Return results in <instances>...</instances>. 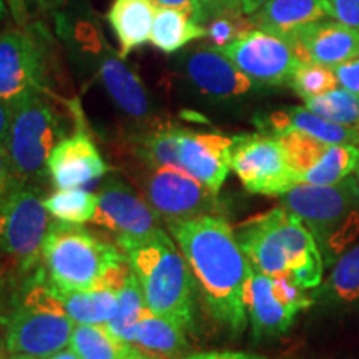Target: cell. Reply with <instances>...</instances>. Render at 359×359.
I'll return each mask as SVG.
<instances>
[{
    "label": "cell",
    "instance_id": "obj_1",
    "mask_svg": "<svg viewBox=\"0 0 359 359\" xmlns=\"http://www.w3.org/2000/svg\"><path fill=\"white\" fill-rule=\"evenodd\" d=\"M196 281L206 308L219 325L241 334L248 323L245 291L253 268L223 217H200L168 223Z\"/></svg>",
    "mask_w": 359,
    "mask_h": 359
},
{
    "label": "cell",
    "instance_id": "obj_2",
    "mask_svg": "<svg viewBox=\"0 0 359 359\" xmlns=\"http://www.w3.org/2000/svg\"><path fill=\"white\" fill-rule=\"evenodd\" d=\"M235 236L255 271L288 276L302 290L321 285L325 262L320 246L306 224L283 206L240 223Z\"/></svg>",
    "mask_w": 359,
    "mask_h": 359
},
{
    "label": "cell",
    "instance_id": "obj_3",
    "mask_svg": "<svg viewBox=\"0 0 359 359\" xmlns=\"http://www.w3.org/2000/svg\"><path fill=\"white\" fill-rule=\"evenodd\" d=\"M42 262L50 286L58 291L107 288L118 293L132 271L118 245L102 240L82 224H48L42 245Z\"/></svg>",
    "mask_w": 359,
    "mask_h": 359
},
{
    "label": "cell",
    "instance_id": "obj_4",
    "mask_svg": "<svg viewBox=\"0 0 359 359\" xmlns=\"http://www.w3.org/2000/svg\"><path fill=\"white\" fill-rule=\"evenodd\" d=\"M140 281L148 309L193 333L196 326L195 280L165 230L135 240H115Z\"/></svg>",
    "mask_w": 359,
    "mask_h": 359
},
{
    "label": "cell",
    "instance_id": "obj_5",
    "mask_svg": "<svg viewBox=\"0 0 359 359\" xmlns=\"http://www.w3.org/2000/svg\"><path fill=\"white\" fill-rule=\"evenodd\" d=\"M281 206L294 213L316 240L325 266L336 263L359 236V187L356 175L333 185L298 183L281 195Z\"/></svg>",
    "mask_w": 359,
    "mask_h": 359
},
{
    "label": "cell",
    "instance_id": "obj_6",
    "mask_svg": "<svg viewBox=\"0 0 359 359\" xmlns=\"http://www.w3.org/2000/svg\"><path fill=\"white\" fill-rule=\"evenodd\" d=\"M64 140V125L57 110L35 93L12 107V122L6 148L13 175L22 182L45 177L52 150Z\"/></svg>",
    "mask_w": 359,
    "mask_h": 359
},
{
    "label": "cell",
    "instance_id": "obj_7",
    "mask_svg": "<svg viewBox=\"0 0 359 359\" xmlns=\"http://www.w3.org/2000/svg\"><path fill=\"white\" fill-rule=\"evenodd\" d=\"M74 321L47 283H40L11 314L6 330V349L47 359L70 344Z\"/></svg>",
    "mask_w": 359,
    "mask_h": 359
},
{
    "label": "cell",
    "instance_id": "obj_8",
    "mask_svg": "<svg viewBox=\"0 0 359 359\" xmlns=\"http://www.w3.org/2000/svg\"><path fill=\"white\" fill-rule=\"evenodd\" d=\"M48 212L39 188L17 182L0 200V251L30 268L42 258Z\"/></svg>",
    "mask_w": 359,
    "mask_h": 359
},
{
    "label": "cell",
    "instance_id": "obj_9",
    "mask_svg": "<svg viewBox=\"0 0 359 359\" xmlns=\"http://www.w3.org/2000/svg\"><path fill=\"white\" fill-rule=\"evenodd\" d=\"M231 170L253 195L281 196L299 183L280 140L266 135L233 137Z\"/></svg>",
    "mask_w": 359,
    "mask_h": 359
},
{
    "label": "cell",
    "instance_id": "obj_10",
    "mask_svg": "<svg viewBox=\"0 0 359 359\" xmlns=\"http://www.w3.org/2000/svg\"><path fill=\"white\" fill-rule=\"evenodd\" d=\"M276 138L299 183L333 185L353 175L359 165V147L327 143L298 130Z\"/></svg>",
    "mask_w": 359,
    "mask_h": 359
},
{
    "label": "cell",
    "instance_id": "obj_11",
    "mask_svg": "<svg viewBox=\"0 0 359 359\" xmlns=\"http://www.w3.org/2000/svg\"><path fill=\"white\" fill-rule=\"evenodd\" d=\"M47 52L37 35L11 30L0 35V100L13 107L47 90Z\"/></svg>",
    "mask_w": 359,
    "mask_h": 359
},
{
    "label": "cell",
    "instance_id": "obj_12",
    "mask_svg": "<svg viewBox=\"0 0 359 359\" xmlns=\"http://www.w3.org/2000/svg\"><path fill=\"white\" fill-rule=\"evenodd\" d=\"M143 195L151 208L167 223L185 222L219 213L217 193L201 185L180 168H155L145 175Z\"/></svg>",
    "mask_w": 359,
    "mask_h": 359
},
{
    "label": "cell",
    "instance_id": "obj_13",
    "mask_svg": "<svg viewBox=\"0 0 359 359\" xmlns=\"http://www.w3.org/2000/svg\"><path fill=\"white\" fill-rule=\"evenodd\" d=\"M217 48L253 82L269 87L290 85L303 64L290 40L258 29Z\"/></svg>",
    "mask_w": 359,
    "mask_h": 359
},
{
    "label": "cell",
    "instance_id": "obj_14",
    "mask_svg": "<svg viewBox=\"0 0 359 359\" xmlns=\"http://www.w3.org/2000/svg\"><path fill=\"white\" fill-rule=\"evenodd\" d=\"M92 223L114 233L115 240L145 238L163 230L160 215L118 178H109L103 183L97 195V212Z\"/></svg>",
    "mask_w": 359,
    "mask_h": 359
},
{
    "label": "cell",
    "instance_id": "obj_15",
    "mask_svg": "<svg viewBox=\"0 0 359 359\" xmlns=\"http://www.w3.org/2000/svg\"><path fill=\"white\" fill-rule=\"evenodd\" d=\"M180 70L200 95L213 100L245 97L258 87L217 47L187 53L180 60Z\"/></svg>",
    "mask_w": 359,
    "mask_h": 359
},
{
    "label": "cell",
    "instance_id": "obj_16",
    "mask_svg": "<svg viewBox=\"0 0 359 359\" xmlns=\"http://www.w3.org/2000/svg\"><path fill=\"white\" fill-rule=\"evenodd\" d=\"M233 138L180 128V167L217 193L231 170Z\"/></svg>",
    "mask_w": 359,
    "mask_h": 359
},
{
    "label": "cell",
    "instance_id": "obj_17",
    "mask_svg": "<svg viewBox=\"0 0 359 359\" xmlns=\"http://www.w3.org/2000/svg\"><path fill=\"white\" fill-rule=\"evenodd\" d=\"M299 60L334 69L359 57V30L334 17L304 27L290 39Z\"/></svg>",
    "mask_w": 359,
    "mask_h": 359
},
{
    "label": "cell",
    "instance_id": "obj_18",
    "mask_svg": "<svg viewBox=\"0 0 359 359\" xmlns=\"http://www.w3.org/2000/svg\"><path fill=\"white\" fill-rule=\"evenodd\" d=\"M110 167L83 130L60 140L47 161V172L57 190H70L105 177Z\"/></svg>",
    "mask_w": 359,
    "mask_h": 359
},
{
    "label": "cell",
    "instance_id": "obj_19",
    "mask_svg": "<svg viewBox=\"0 0 359 359\" xmlns=\"http://www.w3.org/2000/svg\"><path fill=\"white\" fill-rule=\"evenodd\" d=\"M98 75L107 93L128 118L138 123L154 125L156 116L150 93L138 75L125 64L123 58L115 55L109 47L100 57Z\"/></svg>",
    "mask_w": 359,
    "mask_h": 359
},
{
    "label": "cell",
    "instance_id": "obj_20",
    "mask_svg": "<svg viewBox=\"0 0 359 359\" xmlns=\"http://www.w3.org/2000/svg\"><path fill=\"white\" fill-rule=\"evenodd\" d=\"M245 304L255 339L280 336L293 326L298 311L276 293L273 276L251 273L245 291Z\"/></svg>",
    "mask_w": 359,
    "mask_h": 359
},
{
    "label": "cell",
    "instance_id": "obj_21",
    "mask_svg": "<svg viewBox=\"0 0 359 359\" xmlns=\"http://www.w3.org/2000/svg\"><path fill=\"white\" fill-rule=\"evenodd\" d=\"M250 20L255 29L290 40L314 22L333 17L327 0H263Z\"/></svg>",
    "mask_w": 359,
    "mask_h": 359
},
{
    "label": "cell",
    "instance_id": "obj_22",
    "mask_svg": "<svg viewBox=\"0 0 359 359\" xmlns=\"http://www.w3.org/2000/svg\"><path fill=\"white\" fill-rule=\"evenodd\" d=\"M187 334V331L177 323L161 318L148 309L127 331L125 341L155 358L178 359L188 348Z\"/></svg>",
    "mask_w": 359,
    "mask_h": 359
},
{
    "label": "cell",
    "instance_id": "obj_23",
    "mask_svg": "<svg viewBox=\"0 0 359 359\" xmlns=\"http://www.w3.org/2000/svg\"><path fill=\"white\" fill-rule=\"evenodd\" d=\"M266 125L271 130L273 137H278L288 130H298L327 143L359 147V130L330 122L306 107H290V109L273 111L266 118Z\"/></svg>",
    "mask_w": 359,
    "mask_h": 359
},
{
    "label": "cell",
    "instance_id": "obj_24",
    "mask_svg": "<svg viewBox=\"0 0 359 359\" xmlns=\"http://www.w3.org/2000/svg\"><path fill=\"white\" fill-rule=\"evenodd\" d=\"M156 6L151 0H114L107 19L118 39L120 57L150 42Z\"/></svg>",
    "mask_w": 359,
    "mask_h": 359
},
{
    "label": "cell",
    "instance_id": "obj_25",
    "mask_svg": "<svg viewBox=\"0 0 359 359\" xmlns=\"http://www.w3.org/2000/svg\"><path fill=\"white\" fill-rule=\"evenodd\" d=\"M55 293L67 316L77 325H107L118 309V296L107 288L88 291L55 290Z\"/></svg>",
    "mask_w": 359,
    "mask_h": 359
},
{
    "label": "cell",
    "instance_id": "obj_26",
    "mask_svg": "<svg viewBox=\"0 0 359 359\" xmlns=\"http://www.w3.org/2000/svg\"><path fill=\"white\" fill-rule=\"evenodd\" d=\"M206 37V27L183 12L156 6L150 43L165 53L182 50L187 43Z\"/></svg>",
    "mask_w": 359,
    "mask_h": 359
},
{
    "label": "cell",
    "instance_id": "obj_27",
    "mask_svg": "<svg viewBox=\"0 0 359 359\" xmlns=\"http://www.w3.org/2000/svg\"><path fill=\"white\" fill-rule=\"evenodd\" d=\"M69 346L80 359H127L140 349L116 338L105 325H77Z\"/></svg>",
    "mask_w": 359,
    "mask_h": 359
},
{
    "label": "cell",
    "instance_id": "obj_28",
    "mask_svg": "<svg viewBox=\"0 0 359 359\" xmlns=\"http://www.w3.org/2000/svg\"><path fill=\"white\" fill-rule=\"evenodd\" d=\"M327 303L348 304L359 299V245H354L336 259L320 291Z\"/></svg>",
    "mask_w": 359,
    "mask_h": 359
},
{
    "label": "cell",
    "instance_id": "obj_29",
    "mask_svg": "<svg viewBox=\"0 0 359 359\" xmlns=\"http://www.w3.org/2000/svg\"><path fill=\"white\" fill-rule=\"evenodd\" d=\"M138 155L150 170L180 168V128L172 125L155 127L142 138Z\"/></svg>",
    "mask_w": 359,
    "mask_h": 359
},
{
    "label": "cell",
    "instance_id": "obj_30",
    "mask_svg": "<svg viewBox=\"0 0 359 359\" xmlns=\"http://www.w3.org/2000/svg\"><path fill=\"white\" fill-rule=\"evenodd\" d=\"M43 203L48 215L65 223H88L97 212V195L79 188L58 190L43 198Z\"/></svg>",
    "mask_w": 359,
    "mask_h": 359
},
{
    "label": "cell",
    "instance_id": "obj_31",
    "mask_svg": "<svg viewBox=\"0 0 359 359\" xmlns=\"http://www.w3.org/2000/svg\"><path fill=\"white\" fill-rule=\"evenodd\" d=\"M304 107L330 122L359 130V97L344 88H334L321 97L309 98Z\"/></svg>",
    "mask_w": 359,
    "mask_h": 359
},
{
    "label": "cell",
    "instance_id": "obj_32",
    "mask_svg": "<svg viewBox=\"0 0 359 359\" xmlns=\"http://www.w3.org/2000/svg\"><path fill=\"white\" fill-rule=\"evenodd\" d=\"M116 296H118V309H116L115 316L105 326L109 327L111 334L125 341L127 331L148 311L140 281H138L133 269L130 271V275L127 276V280H125L123 286L118 290Z\"/></svg>",
    "mask_w": 359,
    "mask_h": 359
},
{
    "label": "cell",
    "instance_id": "obj_33",
    "mask_svg": "<svg viewBox=\"0 0 359 359\" xmlns=\"http://www.w3.org/2000/svg\"><path fill=\"white\" fill-rule=\"evenodd\" d=\"M290 87L294 90L296 95L302 97L306 102L309 98L321 97L325 93L331 92V90L338 88L339 83L338 79H336L334 70L331 67L304 62L294 72Z\"/></svg>",
    "mask_w": 359,
    "mask_h": 359
},
{
    "label": "cell",
    "instance_id": "obj_34",
    "mask_svg": "<svg viewBox=\"0 0 359 359\" xmlns=\"http://www.w3.org/2000/svg\"><path fill=\"white\" fill-rule=\"evenodd\" d=\"M251 30H255L253 22L250 20V17H243V13L223 15L212 19V24L206 29V37H210L215 47H223V45L231 43L236 39L243 37Z\"/></svg>",
    "mask_w": 359,
    "mask_h": 359
},
{
    "label": "cell",
    "instance_id": "obj_35",
    "mask_svg": "<svg viewBox=\"0 0 359 359\" xmlns=\"http://www.w3.org/2000/svg\"><path fill=\"white\" fill-rule=\"evenodd\" d=\"M333 70L339 87L359 97V57L336 65Z\"/></svg>",
    "mask_w": 359,
    "mask_h": 359
},
{
    "label": "cell",
    "instance_id": "obj_36",
    "mask_svg": "<svg viewBox=\"0 0 359 359\" xmlns=\"http://www.w3.org/2000/svg\"><path fill=\"white\" fill-rule=\"evenodd\" d=\"M205 19L243 13V0H201Z\"/></svg>",
    "mask_w": 359,
    "mask_h": 359
},
{
    "label": "cell",
    "instance_id": "obj_37",
    "mask_svg": "<svg viewBox=\"0 0 359 359\" xmlns=\"http://www.w3.org/2000/svg\"><path fill=\"white\" fill-rule=\"evenodd\" d=\"M334 19L359 30V0H327Z\"/></svg>",
    "mask_w": 359,
    "mask_h": 359
},
{
    "label": "cell",
    "instance_id": "obj_38",
    "mask_svg": "<svg viewBox=\"0 0 359 359\" xmlns=\"http://www.w3.org/2000/svg\"><path fill=\"white\" fill-rule=\"evenodd\" d=\"M151 2L158 7H168L183 12L185 15H188L195 22H198L201 25L206 22L203 7H201V0H151Z\"/></svg>",
    "mask_w": 359,
    "mask_h": 359
},
{
    "label": "cell",
    "instance_id": "obj_39",
    "mask_svg": "<svg viewBox=\"0 0 359 359\" xmlns=\"http://www.w3.org/2000/svg\"><path fill=\"white\" fill-rule=\"evenodd\" d=\"M15 182H17V177L13 175L7 148L6 145H0V200L6 196V193L11 190V187Z\"/></svg>",
    "mask_w": 359,
    "mask_h": 359
},
{
    "label": "cell",
    "instance_id": "obj_40",
    "mask_svg": "<svg viewBox=\"0 0 359 359\" xmlns=\"http://www.w3.org/2000/svg\"><path fill=\"white\" fill-rule=\"evenodd\" d=\"M178 359H266L264 356L253 353L243 351H206V353H195Z\"/></svg>",
    "mask_w": 359,
    "mask_h": 359
},
{
    "label": "cell",
    "instance_id": "obj_41",
    "mask_svg": "<svg viewBox=\"0 0 359 359\" xmlns=\"http://www.w3.org/2000/svg\"><path fill=\"white\" fill-rule=\"evenodd\" d=\"M8 13L15 24L19 27H25L29 20V7H27V0H6Z\"/></svg>",
    "mask_w": 359,
    "mask_h": 359
},
{
    "label": "cell",
    "instance_id": "obj_42",
    "mask_svg": "<svg viewBox=\"0 0 359 359\" xmlns=\"http://www.w3.org/2000/svg\"><path fill=\"white\" fill-rule=\"evenodd\" d=\"M11 122H12V107L4 100H0V145H6Z\"/></svg>",
    "mask_w": 359,
    "mask_h": 359
},
{
    "label": "cell",
    "instance_id": "obj_43",
    "mask_svg": "<svg viewBox=\"0 0 359 359\" xmlns=\"http://www.w3.org/2000/svg\"><path fill=\"white\" fill-rule=\"evenodd\" d=\"M47 359H80V358H79V354L69 346V348L60 349V351L52 354V356L47 358Z\"/></svg>",
    "mask_w": 359,
    "mask_h": 359
},
{
    "label": "cell",
    "instance_id": "obj_44",
    "mask_svg": "<svg viewBox=\"0 0 359 359\" xmlns=\"http://www.w3.org/2000/svg\"><path fill=\"white\" fill-rule=\"evenodd\" d=\"M262 4H263V0H243V13L250 15V13H253L255 11H257Z\"/></svg>",
    "mask_w": 359,
    "mask_h": 359
},
{
    "label": "cell",
    "instance_id": "obj_45",
    "mask_svg": "<svg viewBox=\"0 0 359 359\" xmlns=\"http://www.w3.org/2000/svg\"><path fill=\"white\" fill-rule=\"evenodd\" d=\"M30 2H35L40 8H45V11H48V8H53L57 6L60 0H30Z\"/></svg>",
    "mask_w": 359,
    "mask_h": 359
},
{
    "label": "cell",
    "instance_id": "obj_46",
    "mask_svg": "<svg viewBox=\"0 0 359 359\" xmlns=\"http://www.w3.org/2000/svg\"><path fill=\"white\" fill-rule=\"evenodd\" d=\"M127 359H156V358L151 356V354L145 353V351H142V349H138V351L135 353L133 356H130V358H127Z\"/></svg>",
    "mask_w": 359,
    "mask_h": 359
},
{
    "label": "cell",
    "instance_id": "obj_47",
    "mask_svg": "<svg viewBox=\"0 0 359 359\" xmlns=\"http://www.w3.org/2000/svg\"><path fill=\"white\" fill-rule=\"evenodd\" d=\"M7 2L6 0H0V20H2V17H4V13H7Z\"/></svg>",
    "mask_w": 359,
    "mask_h": 359
},
{
    "label": "cell",
    "instance_id": "obj_48",
    "mask_svg": "<svg viewBox=\"0 0 359 359\" xmlns=\"http://www.w3.org/2000/svg\"><path fill=\"white\" fill-rule=\"evenodd\" d=\"M8 359H39V358L29 356V354H12V356Z\"/></svg>",
    "mask_w": 359,
    "mask_h": 359
},
{
    "label": "cell",
    "instance_id": "obj_49",
    "mask_svg": "<svg viewBox=\"0 0 359 359\" xmlns=\"http://www.w3.org/2000/svg\"><path fill=\"white\" fill-rule=\"evenodd\" d=\"M354 175H356V180H358V187H359V165H358V168H356V172H354Z\"/></svg>",
    "mask_w": 359,
    "mask_h": 359
},
{
    "label": "cell",
    "instance_id": "obj_50",
    "mask_svg": "<svg viewBox=\"0 0 359 359\" xmlns=\"http://www.w3.org/2000/svg\"><path fill=\"white\" fill-rule=\"evenodd\" d=\"M0 359H4V349L0 346Z\"/></svg>",
    "mask_w": 359,
    "mask_h": 359
},
{
    "label": "cell",
    "instance_id": "obj_51",
    "mask_svg": "<svg viewBox=\"0 0 359 359\" xmlns=\"http://www.w3.org/2000/svg\"><path fill=\"white\" fill-rule=\"evenodd\" d=\"M30 2V0H27V4H29Z\"/></svg>",
    "mask_w": 359,
    "mask_h": 359
}]
</instances>
